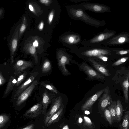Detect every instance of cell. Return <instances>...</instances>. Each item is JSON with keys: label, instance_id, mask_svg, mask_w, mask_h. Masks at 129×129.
Segmentation results:
<instances>
[{"label": "cell", "instance_id": "f1b7e54d", "mask_svg": "<svg viewBox=\"0 0 129 129\" xmlns=\"http://www.w3.org/2000/svg\"><path fill=\"white\" fill-rule=\"evenodd\" d=\"M83 118V125L90 128H92V127L93 124L90 118L85 116H84Z\"/></svg>", "mask_w": 129, "mask_h": 129}, {"label": "cell", "instance_id": "44dd1931", "mask_svg": "<svg viewBox=\"0 0 129 129\" xmlns=\"http://www.w3.org/2000/svg\"><path fill=\"white\" fill-rule=\"evenodd\" d=\"M16 83L17 80L15 77L11 76L9 79L5 91V95L7 94L13 90L14 87Z\"/></svg>", "mask_w": 129, "mask_h": 129}, {"label": "cell", "instance_id": "484cf974", "mask_svg": "<svg viewBox=\"0 0 129 129\" xmlns=\"http://www.w3.org/2000/svg\"><path fill=\"white\" fill-rule=\"evenodd\" d=\"M51 68V65L50 61L48 59L45 60L42 68L43 73H45L49 71Z\"/></svg>", "mask_w": 129, "mask_h": 129}, {"label": "cell", "instance_id": "d4e9b609", "mask_svg": "<svg viewBox=\"0 0 129 129\" xmlns=\"http://www.w3.org/2000/svg\"><path fill=\"white\" fill-rule=\"evenodd\" d=\"M27 26V22L25 17L24 16L22 18V22L20 23L18 34L19 41H20L21 38Z\"/></svg>", "mask_w": 129, "mask_h": 129}, {"label": "cell", "instance_id": "d6986e66", "mask_svg": "<svg viewBox=\"0 0 129 129\" xmlns=\"http://www.w3.org/2000/svg\"><path fill=\"white\" fill-rule=\"evenodd\" d=\"M51 102V99L49 93L45 90L43 95L42 104L43 108L42 112L44 116L46 114L47 108L49 104Z\"/></svg>", "mask_w": 129, "mask_h": 129}, {"label": "cell", "instance_id": "4fadbf2b", "mask_svg": "<svg viewBox=\"0 0 129 129\" xmlns=\"http://www.w3.org/2000/svg\"><path fill=\"white\" fill-rule=\"evenodd\" d=\"M104 89L100 90L91 96L82 105L81 109L84 111L89 109L92 106L93 104L103 93Z\"/></svg>", "mask_w": 129, "mask_h": 129}, {"label": "cell", "instance_id": "ee69618b", "mask_svg": "<svg viewBox=\"0 0 129 129\" xmlns=\"http://www.w3.org/2000/svg\"><path fill=\"white\" fill-rule=\"evenodd\" d=\"M87 115H88L90 114V112L89 111L87 110H86L84 112Z\"/></svg>", "mask_w": 129, "mask_h": 129}, {"label": "cell", "instance_id": "30bf717a", "mask_svg": "<svg viewBox=\"0 0 129 129\" xmlns=\"http://www.w3.org/2000/svg\"><path fill=\"white\" fill-rule=\"evenodd\" d=\"M38 84L37 80H35L18 96L16 101L17 105H20L25 101L30 95L35 87Z\"/></svg>", "mask_w": 129, "mask_h": 129}, {"label": "cell", "instance_id": "83f0119b", "mask_svg": "<svg viewBox=\"0 0 129 129\" xmlns=\"http://www.w3.org/2000/svg\"><path fill=\"white\" fill-rule=\"evenodd\" d=\"M104 110V114L105 117L107 121L111 125L112 124V121L110 113L107 109L106 108Z\"/></svg>", "mask_w": 129, "mask_h": 129}, {"label": "cell", "instance_id": "8fae6325", "mask_svg": "<svg viewBox=\"0 0 129 129\" xmlns=\"http://www.w3.org/2000/svg\"><path fill=\"white\" fill-rule=\"evenodd\" d=\"M104 89L103 94L100 97L98 104L99 106L102 110H104L113 102L108 87H106Z\"/></svg>", "mask_w": 129, "mask_h": 129}, {"label": "cell", "instance_id": "ba28073f", "mask_svg": "<svg viewBox=\"0 0 129 129\" xmlns=\"http://www.w3.org/2000/svg\"><path fill=\"white\" fill-rule=\"evenodd\" d=\"M80 68L91 79L102 81L105 79L104 75L93 69L85 63L82 64L80 66Z\"/></svg>", "mask_w": 129, "mask_h": 129}, {"label": "cell", "instance_id": "7c38bea8", "mask_svg": "<svg viewBox=\"0 0 129 129\" xmlns=\"http://www.w3.org/2000/svg\"><path fill=\"white\" fill-rule=\"evenodd\" d=\"M42 103L40 102L34 105L24 114L25 116L30 118H34L38 116L42 112Z\"/></svg>", "mask_w": 129, "mask_h": 129}, {"label": "cell", "instance_id": "e0dca14e", "mask_svg": "<svg viewBox=\"0 0 129 129\" xmlns=\"http://www.w3.org/2000/svg\"><path fill=\"white\" fill-rule=\"evenodd\" d=\"M64 108V105L62 104L58 110L50 118L46 125L48 126L57 122L63 114Z\"/></svg>", "mask_w": 129, "mask_h": 129}, {"label": "cell", "instance_id": "b9f144b4", "mask_svg": "<svg viewBox=\"0 0 129 129\" xmlns=\"http://www.w3.org/2000/svg\"><path fill=\"white\" fill-rule=\"evenodd\" d=\"M28 7L29 10L31 11L34 12V8L32 6L31 4H29L28 6Z\"/></svg>", "mask_w": 129, "mask_h": 129}, {"label": "cell", "instance_id": "74e56055", "mask_svg": "<svg viewBox=\"0 0 129 129\" xmlns=\"http://www.w3.org/2000/svg\"><path fill=\"white\" fill-rule=\"evenodd\" d=\"M34 124H30L22 129H33L34 127Z\"/></svg>", "mask_w": 129, "mask_h": 129}, {"label": "cell", "instance_id": "603a6c76", "mask_svg": "<svg viewBox=\"0 0 129 129\" xmlns=\"http://www.w3.org/2000/svg\"><path fill=\"white\" fill-rule=\"evenodd\" d=\"M129 111H126L123 118V121L120 125L121 129H129Z\"/></svg>", "mask_w": 129, "mask_h": 129}, {"label": "cell", "instance_id": "6da1fadb", "mask_svg": "<svg viewBox=\"0 0 129 129\" xmlns=\"http://www.w3.org/2000/svg\"><path fill=\"white\" fill-rule=\"evenodd\" d=\"M117 48L102 46H83L78 50L79 54L82 56L95 58L101 55H116L115 50Z\"/></svg>", "mask_w": 129, "mask_h": 129}, {"label": "cell", "instance_id": "3957f363", "mask_svg": "<svg viewBox=\"0 0 129 129\" xmlns=\"http://www.w3.org/2000/svg\"><path fill=\"white\" fill-rule=\"evenodd\" d=\"M116 33L115 31L106 28L90 39L82 40L81 44L83 46H101L102 44L115 36Z\"/></svg>", "mask_w": 129, "mask_h": 129}, {"label": "cell", "instance_id": "60d3db41", "mask_svg": "<svg viewBox=\"0 0 129 129\" xmlns=\"http://www.w3.org/2000/svg\"><path fill=\"white\" fill-rule=\"evenodd\" d=\"M50 1L48 0H41L40 1V2L42 4H48Z\"/></svg>", "mask_w": 129, "mask_h": 129}, {"label": "cell", "instance_id": "d590c367", "mask_svg": "<svg viewBox=\"0 0 129 129\" xmlns=\"http://www.w3.org/2000/svg\"><path fill=\"white\" fill-rule=\"evenodd\" d=\"M6 81V79L4 78L2 73L0 72V86L4 84Z\"/></svg>", "mask_w": 129, "mask_h": 129}, {"label": "cell", "instance_id": "8992f818", "mask_svg": "<svg viewBox=\"0 0 129 129\" xmlns=\"http://www.w3.org/2000/svg\"><path fill=\"white\" fill-rule=\"evenodd\" d=\"M20 25V23L18 24L15 27L8 44L12 63L13 62L14 55L18 46V34Z\"/></svg>", "mask_w": 129, "mask_h": 129}, {"label": "cell", "instance_id": "836d02e7", "mask_svg": "<svg viewBox=\"0 0 129 129\" xmlns=\"http://www.w3.org/2000/svg\"><path fill=\"white\" fill-rule=\"evenodd\" d=\"M108 56L101 55L95 58L100 59L104 61H107L108 59Z\"/></svg>", "mask_w": 129, "mask_h": 129}, {"label": "cell", "instance_id": "cb8c5ba5", "mask_svg": "<svg viewBox=\"0 0 129 129\" xmlns=\"http://www.w3.org/2000/svg\"><path fill=\"white\" fill-rule=\"evenodd\" d=\"M116 102L114 101L108 107L111 115L112 121L114 120H117L116 113Z\"/></svg>", "mask_w": 129, "mask_h": 129}, {"label": "cell", "instance_id": "9a60e30c", "mask_svg": "<svg viewBox=\"0 0 129 129\" xmlns=\"http://www.w3.org/2000/svg\"><path fill=\"white\" fill-rule=\"evenodd\" d=\"M88 60L92 66L98 72L103 75L109 76L110 75L109 70L103 66L99 63L93 58H89Z\"/></svg>", "mask_w": 129, "mask_h": 129}, {"label": "cell", "instance_id": "ac0fdd59", "mask_svg": "<svg viewBox=\"0 0 129 129\" xmlns=\"http://www.w3.org/2000/svg\"><path fill=\"white\" fill-rule=\"evenodd\" d=\"M23 50L28 53L34 57L35 61L36 63L38 61V57L36 52L35 47L31 44L28 43L25 45Z\"/></svg>", "mask_w": 129, "mask_h": 129}, {"label": "cell", "instance_id": "ffe728a7", "mask_svg": "<svg viewBox=\"0 0 129 129\" xmlns=\"http://www.w3.org/2000/svg\"><path fill=\"white\" fill-rule=\"evenodd\" d=\"M125 79L122 83V87L123 89L124 96L125 102H128V89L129 86V73H128Z\"/></svg>", "mask_w": 129, "mask_h": 129}, {"label": "cell", "instance_id": "7402d4cb", "mask_svg": "<svg viewBox=\"0 0 129 129\" xmlns=\"http://www.w3.org/2000/svg\"><path fill=\"white\" fill-rule=\"evenodd\" d=\"M123 112V108L120 100H118L116 102V113L117 121L120 122L121 119Z\"/></svg>", "mask_w": 129, "mask_h": 129}, {"label": "cell", "instance_id": "ab89813d", "mask_svg": "<svg viewBox=\"0 0 129 129\" xmlns=\"http://www.w3.org/2000/svg\"><path fill=\"white\" fill-rule=\"evenodd\" d=\"M33 45L35 48L37 47L39 45V43L38 41L35 40L33 43Z\"/></svg>", "mask_w": 129, "mask_h": 129}, {"label": "cell", "instance_id": "8d00e7d4", "mask_svg": "<svg viewBox=\"0 0 129 129\" xmlns=\"http://www.w3.org/2000/svg\"><path fill=\"white\" fill-rule=\"evenodd\" d=\"M5 10L3 8H0V20L1 19L4 15Z\"/></svg>", "mask_w": 129, "mask_h": 129}, {"label": "cell", "instance_id": "9c48e42d", "mask_svg": "<svg viewBox=\"0 0 129 129\" xmlns=\"http://www.w3.org/2000/svg\"><path fill=\"white\" fill-rule=\"evenodd\" d=\"M57 60L59 68L63 74L66 76L70 75V73L66 67V64L70 63V58L63 53H61L58 54Z\"/></svg>", "mask_w": 129, "mask_h": 129}, {"label": "cell", "instance_id": "2e32d148", "mask_svg": "<svg viewBox=\"0 0 129 129\" xmlns=\"http://www.w3.org/2000/svg\"><path fill=\"white\" fill-rule=\"evenodd\" d=\"M35 76L31 75L17 89L14 95V98L19 96L34 81Z\"/></svg>", "mask_w": 129, "mask_h": 129}, {"label": "cell", "instance_id": "7bdbcfd3", "mask_svg": "<svg viewBox=\"0 0 129 129\" xmlns=\"http://www.w3.org/2000/svg\"><path fill=\"white\" fill-rule=\"evenodd\" d=\"M83 119L81 117H79L78 120V122L79 123H81L83 122Z\"/></svg>", "mask_w": 129, "mask_h": 129}, {"label": "cell", "instance_id": "4316f807", "mask_svg": "<svg viewBox=\"0 0 129 129\" xmlns=\"http://www.w3.org/2000/svg\"><path fill=\"white\" fill-rule=\"evenodd\" d=\"M9 116L6 114L0 115V129L3 127L8 121Z\"/></svg>", "mask_w": 129, "mask_h": 129}, {"label": "cell", "instance_id": "f6af8a7d", "mask_svg": "<svg viewBox=\"0 0 129 129\" xmlns=\"http://www.w3.org/2000/svg\"><path fill=\"white\" fill-rule=\"evenodd\" d=\"M63 129H69L68 127L67 126V127H64L63 128Z\"/></svg>", "mask_w": 129, "mask_h": 129}, {"label": "cell", "instance_id": "1f68e13d", "mask_svg": "<svg viewBox=\"0 0 129 129\" xmlns=\"http://www.w3.org/2000/svg\"><path fill=\"white\" fill-rule=\"evenodd\" d=\"M129 58V57L126 56L122 57L114 62L112 64V66L119 65L125 62Z\"/></svg>", "mask_w": 129, "mask_h": 129}, {"label": "cell", "instance_id": "5bb4252c", "mask_svg": "<svg viewBox=\"0 0 129 129\" xmlns=\"http://www.w3.org/2000/svg\"><path fill=\"white\" fill-rule=\"evenodd\" d=\"M32 63L28 61L22 60H18L14 66V68L16 74H19L25 69L32 67Z\"/></svg>", "mask_w": 129, "mask_h": 129}, {"label": "cell", "instance_id": "f35d334b", "mask_svg": "<svg viewBox=\"0 0 129 129\" xmlns=\"http://www.w3.org/2000/svg\"><path fill=\"white\" fill-rule=\"evenodd\" d=\"M44 26V22L43 21L41 22L40 23L39 26L38 28L40 30H42Z\"/></svg>", "mask_w": 129, "mask_h": 129}, {"label": "cell", "instance_id": "e575fe53", "mask_svg": "<svg viewBox=\"0 0 129 129\" xmlns=\"http://www.w3.org/2000/svg\"><path fill=\"white\" fill-rule=\"evenodd\" d=\"M54 12L53 11L51 12L49 14L48 17V21L49 24H50L52 22L54 17Z\"/></svg>", "mask_w": 129, "mask_h": 129}, {"label": "cell", "instance_id": "4dcf8cb0", "mask_svg": "<svg viewBox=\"0 0 129 129\" xmlns=\"http://www.w3.org/2000/svg\"><path fill=\"white\" fill-rule=\"evenodd\" d=\"M28 73L26 71H24L18 77L17 80L16 86H18L26 78Z\"/></svg>", "mask_w": 129, "mask_h": 129}, {"label": "cell", "instance_id": "52a82bcc", "mask_svg": "<svg viewBox=\"0 0 129 129\" xmlns=\"http://www.w3.org/2000/svg\"><path fill=\"white\" fill-rule=\"evenodd\" d=\"M62 104V99L60 96L57 97L53 100L50 107L44 116L46 125L50 118L58 110Z\"/></svg>", "mask_w": 129, "mask_h": 129}, {"label": "cell", "instance_id": "d6a6232c", "mask_svg": "<svg viewBox=\"0 0 129 129\" xmlns=\"http://www.w3.org/2000/svg\"><path fill=\"white\" fill-rule=\"evenodd\" d=\"M44 85L45 87L47 89L51 90L55 93H57V90L56 87L53 85L51 84L44 83Z\"/></svg>", "mask_w": 129, "mask_h": 129}, {"label": "cell", "instance_id": "7a4b0ae2", "mask_svg": "<svg viewBox=\"0 0 129 129\" xmlns=\"http://www.w3.org/2000/svg\"><path fill=\"white\" fill-rule=\"evenodd\" d=\"M71 15L74 18L92 26L98 28L103 26L106 24L105 20H100L95 19L77 6V7L71 9Z\"/></svg>", "mask_w": 129, "mask_h": 129}, {"label": "cell", "instance_id": "5b68a950", "mask_svg": "<svg viewBox=\"0 0 129 129\" xmlns=\"http://www.w3.org/2000/svg\"><path fill=\"white\" fill-rule=\"evenodd\" d=\"M129 43V33L122 32L103 43L101 46L109 47L122 45Z\"/></svg>", "mask_w": 129, "mask_h": 129}, {"label": "cell", "instance_id": "277c9868", "mask_svg": "<svg viewBox=\"0 0 129 129\" xmlns=\"http://www.w3.org/2000/svg\"><path fill=\"white\" fill-rule=\"evenodd\" d=\"M84 10H87L98 13L110 12L111 8L108 6L98 3L85 2L77 6Z\"/></svg>", "mask_w": 129, "mask_h": 129}, {"label": "cell", "instance_id": "f546056e", "mask_svg": "<svg viewBox=\"0 0 129 129\" xmlns=\"http://www.w3.org/2000/svg\"><path fill=\"white\" fill-rule=\"evenodd\" d=\"M115 54L117 55H127L129 53V50L123 49L122 48H118L115 50Z\"/></svg>", "mask_w": 129, "mask_h": 129}]
</instances>
